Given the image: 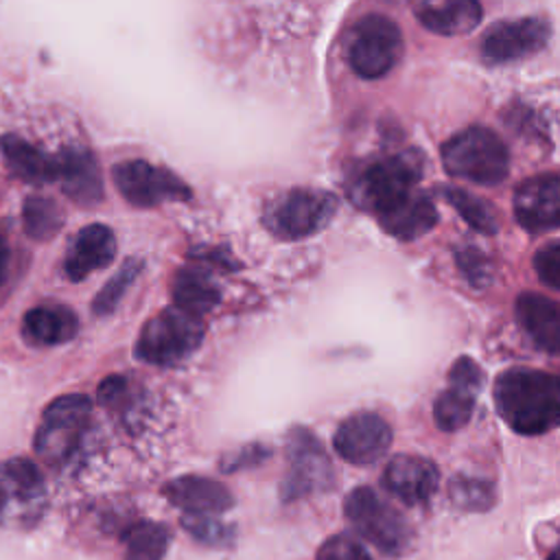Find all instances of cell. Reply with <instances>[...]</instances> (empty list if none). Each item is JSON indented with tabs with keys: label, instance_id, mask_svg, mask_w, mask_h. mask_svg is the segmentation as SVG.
Segmentation results:
<instances>
[{
	"label": "cell",
	"instance_id": "36",
	"mask_svg": "<svg viewBox=\"0 0 560 560\" xmlns=\"http://www.w3.org/2000/svg\"><path fill=\"white\" fill-rule=\"evenodd\" d=\"M125 392V378H120V376H109V378H105L103 383H101V387H98V398H101V402L105 405H109V402H114L120 394Z\"/></svg>",
	"mask_w": 560,
	"mask_h": 560
},
{
	"label": "cell",
	"instance_id": "22",
	"mask_svg": "<svg viewBox=\"0 0 560 560\" xmlns=\"http://www.w3.org/2000/svg\"><path fill=\"white\" fill-rule=\"evenodd\" d=\"M173 306L203 317L219 302V287L212 282L210 273L199 267H184L173 280Z\"/></svg>",
	"mask_w": 560,
	"mask_h": 560
},
{
	"label": "cell",
	"instance_id": "9",
	"mask_svg": "<svg viewBox=\"0 0 560 560\" xmlns=\"http://www.w3.org/2000/svg\"><path fill=\"white\" fill-rule=\"evenodd\" d=\"M116 190L136 208H153L164 201H186L190 188L168 168L144 160H125L112 168Z\"/></svg>",
	"mask_w": 560,
	"mask_h": 560
},
{
	"label": "cell",
	"instance_id": "34",
	"mask_svg": "<svg viewBox=\"0 0 560 560\" xmlns=\"http://www.w3.org/2000/svg\"><path fill=\"white\" fill-rule=\"evenodd\" d=\"M457 262L462 273L477 287H483L490 280V265L488 260L477 252V249H459L457 252Z\"/></svg>",
	"mask_w": 560,
	"mask_h": 560
},
{
	"label": "cell",
	"instance_id": "23",
	"mask_svg": "<svg viewBox=\"0 0 560 560\" xmlns=\"http://www.w3.org/2000/svg\"><path fill=\"white\" fill-rule=\"evenodd\" d=\"M2 155L11 171L26 182H55L57 179V160L46 155L42 149L18 136H4L0 140Z\"/></svg>",
	"mask_w": 560,
	"mask_h": 560
},
{
	"label": "cell",
	"instance_id": "3",
	"mask_svg": "<svg viewBox=\"0 0 560 560\" xmlns=\"http://www.w3.org/2000/svg\"><path fill=\"white\" fill-rule=\"evenodd\" d=\"M203 330L201 317L177 306H168L142 326L136 343V357L153 365H175L199 348Z\"/></svg>",
	"mask_w": 560,
	"mask_h": 560
},
{
	"label": "cell",
	"instance_id": "33",
	"mask_svg": "<svg viewBox=\"0 0 560 560\" xmlns=\"http://www.w3.org/2000/svg\"><path fill=\"white\" fill-rule=\"evenodd\" d=\"M534 269L547 287L560 291V243H551L538 249L534 256Z\"/></svg>",
	"mask_w": 560,
	"mask_h": 560
},
{
	"label": "cell",
	"instance_id": "11",
	"mask_svg": "<svg viewBox=\"0 0 560 560\" xmlns=\"http://www.w3.org/2000/svg\"><path fill=\"white\" fill-rule=\"evenodd\" d=\"M551 26L540 18H518L492 24L481 39V55L492 63L525 59L545 48Z\"/></svg>",
	"mask_w": 560,
	"mask_h": 560
},
{
	"label": "cell",
	"instance_id": "16",
	"mask_svg": "<svg viewBox=\"0 0 560 560\" xmlns=\"http://www.w3.org/2000/svg\"><path fill=\"white\" fill-rule=\"evenodd\" d=\"M57 160V182L61 190L79 206H94L103 199V177L94 155L88 149H63Z\"/></svg>",
	"mask_w": 560,
	"mask_h": 560
},
{
	"label": "cell",
	"instance_id": "24",
	"mask_svg": "<svg viewBox=\"0 0 560 560\" xmlns=\"http://www.w3.org/2000/svg\"><path fill=\"white\" fill-rule=\"evenodd\" d=\"M44 481L28 459H9L0 464V503H24L42 494Z\"/></svg>",
	"mask_w": 560,
	"mask_h": 560
},
{
	"label": "cell",
	"instance_id": "14",
	"mask_svg": "<svg viewBox=\"0 0 560 560\" xmlns=\"http://www.w3.org/2000/svg\"><path fill=\"white\" fill-rule=\"evenodd\" d=\"M440 486L438 466L420 455H396L383 470V488L405 505H424Z\"/></svg>",
	"mask_w": 560,
	"mask_h": 560
},
{
	"label": "cell",
	"instance_id": "19",
	"mask_svg": "<svg viewBox=\"0 0 560 560\" xmlns=\"http://www.w3.org/2000/svg\"><path fill=\"white\" fill-rule=\"evenodd\" d=\"M79 330L74 311L63 304H42L31 308L22 319V337L31 346H59L70 341Z\"/></svg>",
	"mask_w": 560,
	"mask_h": 560
},
{
	"label": "cell",
	"instance_id": "1",
	"mask_svg": "<svg viewBox=\"0 0 560 560\" xmlns=\"http://www.w3.org/2000/svg\"><path fill=\"white\" fill-rule=\"evenodd\" d=\"M499 416L523 435H538L560 427V376L512 368L494 383Z\"/></svg>",
	"mask_w": 560,
	"mask_h": 560
},
{
	"label": "cell",
	"instance_id": "7",
	"mask_svg": "<svg viewBox=\"0 0 560 560\" xmlns=\"http://www.w3.org/2000/svg\"><path fill=\"white\" fill-rule=\"evenodd\" d=\"M335 210L337 199L330 192L293 188L269 203L265 223L282 238H302L322 230L332 219Z\"/></svg>",
	"mask_w": 560,
	"mask_h": 560
},
{
	"label": "cell",
	"instance_id": "17",
	"mask_svg": "<svg viewBox=\"0 0 560 560\" xmlns=\"http://www.w3.org/2000/svg\"><path fill=\"white\" fill-rule=\"evenodd\" d=\"M164 497L184 514H221L228 512L234 503L230 490L210 479L199 475H184L164 486Z\"/></svg>",
	"mask_w": 560,
	"mask_h": 560
},
{
	"label": "cell",
	"instance_id": "20",
	"mask_svg": "<svg viewBox=\"0 0 560 560\" xmlns=\"http://www.w3.org/2000/svg\"><path fill=\"white\" fill-rule=\"evenodd\" d=\"M418 18L433 33L464 35L479 24L481 7L477 0H422Z\"/></svg>",
	"mask_w": 560,
	"mask_h": 560
},
{
	"label": "cell",
	"instance_id": "21",
	"mask_svg": "<svg viewBox=\"0 0 560 560\" xmlns=\"http://www.w3.org/2000/svg\"><path fill=\"white\" fill-rule=\"evenodd\" d=\"M378 219L387 234H392L400 241H411V238L427 234L435 225L438 212L429 197L411 195L400 206L381 214Z\"/></svg>",
	"mask_w": 560,
	"mask_h": 560
},
{
	"label": "cell",
	"instance_id": "28",
	"mask_svg": "<svg viewBox=\"0 0 560 560\" xmlns=\"http://www.w3.org/2000/svg\"><path fill=\"white\" fill-rule=\"evenodd\" d=\"M444 197L470 228H475L477 232H483V234L497 232L494 212L490 210L488 203H483V199H479L466 190H459V188H446Z\"/></svg>",
	"mask_w": 560,
	"mask_h": 560
},
{
	"label": "cell",
	"instance_id": "15",
	"mask_svg": "<svg viewBox=\"0 0 560 560\" xmlns=\"http://www.w3.org/2000/svg\"><path fill=\"white\" fill-rule=\"evenodd\" d=\"M116 256V238L107 225L90 223L77 232L68 245L63 271L72 282L83 280L96 269L107 267Z\"/></svg>",
	"mask_w": 560,
	"mask_h": 560
},
{
	"label": "cell",
	"instance_id": "30",
	"mask_svg": "<svg viewBox=\"0 0 560 560\" xmlns=\"http://www.w3.org/2000/svg\"><path fill=\"white\" fill-rule=\"evenodd\" d=\"M182 525L190 536H195L203 545L228 547L234 538V529L212 514H184Z\"/></svg>",
	"mask_w": 560,
	"mask_h": 560
},
{
	"label": "cell",
	"instance_id": "35",
	"mask_svg": "<svg viewBox=\"0 0 560 560\" xmlns=\"http://www.w3.org/2000/svg\"><path fill=\"white\" fill-rule=\"evenodd\" d=\"M267 455H269V451H267L265 446L252 444V446H247V448L234 453V455H232V462H230V464H223V468H225V470H236V468H243V466H254V464L262 462Z\"/></svg>",
	"mask_w": 560,
	"mask_h": 560
},
{
	"label": "cell",
	"instance_id": "12",
	"mask_svg": "<svg viewBox=\"0 0 560 560\" xmlns=\"http://www.w3.org/2000/svg\"><path fill=\"white\" fill-rule=\"evenodd\" d=\"M392 444V429L389 424L372 411H359L346 418L332 438V446L341 459L365 466L376 462L387 453Z\"/></svg>",
	"mask_w": 560,
	"mask_h": 560
},
{
	"label": "cell",
	"instance_id": "31",
	"mask_svg": "<svg viewBox=\"0 0 560 560\" xmlns=\"http://www.w3.org/2000/svg\"><path fill=\"white\" fill-rule=\"evenodd\" d=\"M451 499L462 510H488L494 503V490L490 483L470 477H457L451 481Z\"/></svg>",
	"mask_w": 560,
	"mask_h": 560
},
{
	"label": "cell",
	"instance_id": "38",
	"mask_svg": "<svg viewBox=\"0 0 560 560\" xmlns=\"http://www.w3.org/2000/svg\"><path fill=\"white\" fill-rule=\"evenodd\" d=\"M547 560H560V542L553 547V551L549 553V558Z\"/></svg>",
	"mask_w": 560,
	"mask_h": 560
},
{
	"label": "cell",
	"instance_id": "8",
	"mask_svg": "<svg viewBox=\"0 0 560 560\" xmlns=\"http://www.w3.org/2000/svg\"><path fill=\"white\" fill-rule=\"evenodd\" d=\"M287 459L289 470L282 479L280 494L282 501H295L313 492L328 490L332 483L330 459L315 438L304 427H293L287 438Z\"/></svg>",
	"mask_w": 560,
	"mask_h": 560
},
{
	"label": "cell",
	"instance_id": "5",
	"mask_svg": "<svg viewBox=\"0 0 560 560\" xmlns=\"http://www.w3.org/2000/svg\"><path fill=\"white\" fill-rule=\"evenodd\" d=\"M90 411L92 402L85 394H66L50 400L35 431V453L48 464L68 459L88 429Z\"/></svg>",
	"mask_w": 560,
	"mask_h": 560
},
{
	"label": "cell",
	"instance_id": "13",
	"mask_svg": "<svg viewBox=\"0 0 560 560\" xmlns=\"http://www.w3.org/2000/svg\"><path fill=\"white\" fill-rule=\"evenodd\" d=\"M514 214L527 232L560 228V173L525 179L514 192Z\"/></svg>",
	"mask_w": 560,
	"mask_h": 560
},
{
	"label": "cell",
	"instance_id": "26",
	"mask_svg": "<svg viewBox=\"0 0 560 560\" xmlns=\"http://www.w3.org/2000/svg\"><path fill=\"white\" fill-rule=\"evenodd\" d=\"M171 542V532L162 523L140 521L125 532L122 560H162Z\"/></svg>",
	"mask_w": 560,
	"mask_h": 560
},
{
	"label": "cell",
	"instance_id": "2",
	"mask_svg": "<svg viewBox=\"0 0 560 560\" xmlns=\"http://www.w3.org/2000/svg\"><path fill=\"white\" fill-rule=\"evenodd\" d=\"M442 164L453 177L494 186L508 177L510 155L494 131L468 127L444 142Z\"/></svg>",
	"mask_w": 560,
	"mask_h": 560
},
{
	"label": "cell",
	"instance_id": "29",
	"mask_svg": "<svg viewBox=\"0 0 560 560\" xmlns=\"http://www.w3.org/2000/svg\"><path fill=\"white\" fill-rule=\"evenodd\" d=\"M138 271H140V262H138L136 258H129V260L103 284V289L96 293V298H94V302H92L94 313H96V315H107V313H112V311L118 306V302H120V298L125 295V291H127V289L131 287V282L136 280Z\"/></svg>",
	"mask_w": 560,
	"mask_h": 560
},
{
	"label": "cell",
	"instance_id": "18",
	"mask_svg": "<svg viewBox=\"0 0 560 560\" xmlns=\"http://www.w3.org/2000/svg\"><path fill=\"white\" fill-rule=\"evenodd\" d=\"M516 317L529 339L547 354H560V304L540 293L516 298Z\"/></svg>",
	"mask_w": 560,
	"mask_h": 560
},
{
	"label": "cell",
	"instance_id": "10",
	"mask_svg": "<svg viewBox=\"0 0 560 560\" xmlns=\"http://www.w3.org/2000/svg\"><path fill=\"white\" fill-rule=\"evenodd\" d=\"M418 179L420 162L413 153L381 160L359 177V201L381 217L409 199Z\"/></svg>",
	"mask_w": 560,
	"mask_h": 560
},
{
	"label": "cell",
	"instance_id": "4",
	"mask_svg": "<svg viewBox=\"0 0 560 560\" xmlns=\"http://www.w3.org/2000/svg\"><path fill=\"white\" fill-rule=\"evenodd\" d=\"M343 514L352 529L383 553L396 556L409 545L411 532L405 516L368 486L348 492Z\"/></svg>",
	"mask_w": 560,
	"mask_h": 560
},
{
	"label": "cell",
	"instance_id": "6",
	"mask_svg": "<svg viewBox=\"0 0 560 560\" xmlns=\"http://www.w3.org/2000/svg\"><path fill=\"white\" fill-rule=\"evenodd\" d=\"M348 63L363 79L387 74L402 55V35L394 20L381 13L363 15L348 39Z\"/></svg>",
	"mask_w": 560,
	"mask_h": 560
},
{
	"label": "cell",
	"instance_id": "32",
	"mask_svg": "<svg viewBox=\"0 0 560 560\" xmlns=\"http://www.w3.org/2000/svg\"><path fill=\"white\" fill-rule=\"evenodd\" d=\"M315 560H372V558L359 540L346 534H337V536H330L319 547Z\"/></svg>",
	"mask_w": 560,
	"mask_h": 560
},
{
	"label": "cell",
	"instance_id": "37",
	"mask_svg": "<svg viewBox=\"0 0 560 560\" xmlns=\"http://www.w3.org/2000/svg\"><path fill=\"white\" fill-rule=\"evenodd\" d=\"M7 269H9V247H7V241L0 234V284L7 278Z\"/></svg>",
	"mask_w": 560,
	"mask_h": 560
},
{
	"label": "cell",
	"instance_id": "25",
	"mask_svg": "<svg viewBox=\"0 0 560 560\" xmlns=\"http://www.w3.org/2000/svg\"><path fill=\"white\" fill-rule=\"evenodd\" d=\"M477 389L448 381V387L440 392L433 402V420L442 431H457L462 429L475 409Z\"/></svg>",
	"mask_w": 560,
	"mask_h": 560
},
{
	"label": "cell",
	"instance_id": "27",
	"mask_svg": "<svg viewBox=\"0 0 560 560\" xmlns=\"http://www.w3.org/2000/svg\"><path fill=\"white\" fill-rule=\"evenodd\" d=\"M22 219H24L26 234L35 241L52 238L63 223L61 208L52 199L42 197V195L26 197L24 208H22Z\"/></svg>",
	"mask_w": 560,
	"mask_h": 560
}]
</instances>
